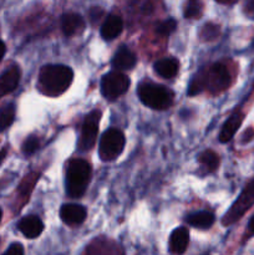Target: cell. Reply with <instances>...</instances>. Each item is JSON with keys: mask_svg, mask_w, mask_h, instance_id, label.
<instances>
[{"mask_svg": "<svg viewBox=\"0 0 254 255\" xmlns=\"http://www.w3.org/2000/svg\"><path fill=\"white\" fill-rule=\"evenodd\" d=\"M74 72L65 65H46L39 75V89L47 96H59L71 85Z\"/></svg>", "mask_w": 254, "mask_h": 255, "instance_id": "6da1fadb", "label": "cell"}, {"mask_svg": "<svg viewBox=\"0 0 254 255\" xmlns=\"http://www.w3.org/2000/svg\"><path fill=\"white\" fill-rule=\"evenodd\" d=\"M91 179V166L85 159H71L66 171V192L71 198H80Z\"/></svg>", "mask_w": 254, "mask_h": 255, "instance_id": "7a4b0ae2", "label": "cell"}, {"mask_svg": "<svg viewBox=\"0 0 254 255\" xmlns=\"http://www.w3.org/2000/svg\"><path fill=\"white\" fill-rule=\"evenodd\" d=\"M138 96L146 106L153 110H166L173 102V92L171 90L151 82L139 85Z\"/></svg>", "mask_w": 254, "mask_h": 255, "instance_id": "3957f363", "label": "cell"}, {"mask_svg": "<svg viewBox=\"0 0 254 255\" xmlns=\"http://www.w3.org/2000/svg\"><path fill=\"white\" fill-rule=\"evenodd\" d=\"M125 134L117 128H110L102 134L100 139L99 153L102 161H112L124 151Z\"/></svg>", "mask_w": 254, "mask_h": 255, "instance_id": "277c9868", "label": "cell"}, {"mask_svg": "<svg viewBox=\"0 0 254 255\" xmlns=\"http://www.w3.org/2000/svg\"><path fill=\"white\" fill-rule=\"evenodd\" d=\"M253 206H254V179L247 184V187L243 189V192H242L241 196L238 197V199L234 202L233 206L231 207V209L224 214L222 223H223L224 226H229V224L236 223V222L238 221V219H241L242 216H243V214Z\"/></svg>", "mask_w": 254, "mask_h": 255, "instance_id": "5b68a950", "label": "cell"}, {"mask_svg": "<svg viewBox=\"0 0 254 255\" xmlns=\"http://www.w3.org/2000/svg\"><path fill=\"white\" fill-rule=\"evenodd\" d=\"M204 81V89H208L212 94H219L224 91L231 84V75L224 65L214 64L208 70L202 71Z\"/></svg>", "mask_w": 254, "mask_h": 255, "instance_id": "8992f818", "label": "cell"}, {"mask_svg": "<svg viewBox=\"0 0 254 255\" xmlns=\"http://www.w3.org/2000/svg\"><path fill=\"white\" fill-rule=\"evenodd\" d=\"M129 84L128 76L122 72H109L101 80V92L107 100H115L128 90Z\"/></svg>", "mask_w": 254, "mask_h": 255, "instance_id": "52a82bcc", "label": "cell"}, {"mask_svg": "<svg viewBox=\"0 0 254 255\" xmlns=\"http://www.w3.org/2000/svg\"><path fill=\"white\" fill-rule=\"evenodd\" d=\"M100 119H101V112L97 111V110L90 112L85 117V121L81 127V134H80L79 143H77V147H79V149L81 152L90 151L94 147L97 138V133H99Z\"/></svg>", "mask_w": 254, "mask_h": 255, "instance_id": "ba28073f", "label": "cell"}, {"mask_svg": "<svg viewBox=\"0 0 254 255\" xmlns=\"http://www.w3.org/2000/svg\"><path fill=\"white\" fill-rule=\"evenodd\" d=\"M86 209L80 204H64L60 211V217L62 222L69 226L81 224L86 218Z\"/></svg>", "mask_w": 254, "mask_h": 255, "instance_id": "9c48e42d", "label": "cell"}, {"mask_svg": "<svg viewBox=\"0 0 254 255\" xmlns=\"http://www.w3.org/2000/svg\"><path fill=\"white\" fill-rule=\"evenodd\" d=\"M19 231L24 234L26 238L34 239L37 238L40 234L44 231V223L41 222V219L36 216H27L24 217L21 221L19 222V226H17Z\"/></svg>", "mask_w": 254, "mask_h": 255, "instance_id": "30bf717a", "label": "cell"}, {"mask_svg": "<svg viewBox=\"0 0 254 255\" xmlns=\"http://www.w3.org/2000/svg\"><path fill=\"white\" fill-rule=\"evenodd\" d=\"M136 55L128 47L121 46L112 59V66H114V69L124 71V70H131L136 65Z\"/></svg>", "mask_w": 254, "mask_h": 255, "instance_id": "8fae6325", "label": "cell"}, {"mask_svg": "<svg viewBox=\"0 0 254 255\" xmlns=\"http://www.w3.org/2000/svg\"><path fill=\"white\" fill-rule=\"evenodd\" d=\"M189 233L187 228L179 227L172 232L169 237V251L173 254H183L188 247Z\"/></svg>", "mask_w": 254, "mask_h": 255, "instance_id": "7c38bea8", "label": "cell"}, {"mask_svg": "<svg viewBox=\"0 0 254 255\" xmlns=\"http://www.w3.org/2000/svg\"><path fill=\"white\" fill-rule=\"evenodd\" d=\"M85 26V21L81 15L75 14V12H67L61 17V27L62 31L66 36H72L81 31Z\"/></svg>", "mask_w": 254, "mask_h": 255, "instance_id": "4fadbf2b", "label": "cell"}, {"mask_svg": "<svg viewBox=\"0 0 254 255\" xmlns=\"http://www.w3.org/2000/svg\"><path fill=\"white\" fill-rule=\"evenodd\" d=\"M20 80L19 67L14 66L0 76V97L16 89Z\"/></svg>", "mask_w": 254, "mask_h": 255, "instance_id": "5bb4252c", "label": "cell"}, {"mask_svg": "<svg viewBox=\"0 0 254 255\" xmlns=\"http://www.w3.org/2000/svg\"><path fill=\"white\" fill-rule=\"evenodd\" d=\"M242 122H243V115L239 114V112L232 115L222 127V131L219 133V141L222 143H227V142L231 141L234 134H236V132L238 131L239 127H241Z\"/></svg>", "mask_w": 254, "mask_h": 255, "instance_id": "9a60e30c", "label": "cell"}, {"mask_svg": "<svg viewBox=\"0 0 254 255\" xmlns=\"http://www.w3.org/2000/svg\"><path fill=\"white\" fill-rule=\"evenodd\" d=\"M124 29L122 19L117 15H110L101 26V36L105 40H112L119 36Z\"/></svg>", "mask_w": 254, "mask_h": 255, "instance_id": "2e32d148", "label": "cell"}, {"mask_svg": "<svg viewBox=\"0 0 254 255\" xmlns=\"http://www.w3.org/2000/svg\"><path fill=\"white\" fill-rule=\"evenodd\" d=\"M179 64L173 57H163L154 64V71L164 79H172L178 72Z\"/></svg>", "mask_w": 254, "mask_h": 255, "instance_id": "e0dca14e", "label": "cell"}, {"mask_svg": "<svg viewBox=\"0 0 254 255\" xmlns=\"http://www.w3.org/2000/svg\"><path fill=\"white\" fill-rule=\"evenodd\" d=\"M186 222L189 226L199 229H207L214 223V216L209 212H197V213L187 216Z\"/></svg>", "mask_w": 254, "mask_h": 255, "instance_id": "ac0fdd59", "label": "cell"}, {"mask_svg": "<svg viewBox=\"0 0 254 255\" xmlns=\"http://www.w3.org/2000/svg\"><path fill=\"white\" fill-rule=\"evenodd\" d=\"M198 161L202 168H203L207 173H211V172L216 171V169L218 168L219 158L218 156L212 151H206L203 152V153L199 154Z\"/></svg>", "mask_w": 254, "mask_h": 255, "instance_id": "d6986e66", "label": "cell"}, {"mask_svg": "<svg viewBox=\"0 0 254 255\" xmlns=\"http://www.w3.org/2000/svg\"><path fill=\"white\" fill-rule=\"evenodd\" d=\"M15 119V106L12 104L6 105L0 110V132L5 131L7 127L11 126Z\"/></svg>", "mask_w": 254, "mask_h": 255, "instance_id": "ffe728a7", "label": "cell"}, {"mask_svg": "<svg viewBox=\"0 0 254 255\" xmlns=\"http://www.w3.org/2000/svg\"><path fill=\"white\" fill-rule=\"evenodd\" d=\"M202 10H203V4L201 0H188L184 7V17L192 19V17L201 16Z\"/></svg>", "mask_w": 254, "mask_h": 255, "instance_id": "44dd1931", "label": "cell"}, {"mask_svg": "<svg viewBox=\"0 0 254 255\" xmlns=\"http://www.w3.org/2000/svg\"><path fill=\"white\" fill-rule=\"evenodd\" d=\"M176 27H177L176 20L167 19L164 20V21H162L161 24L156 27V32L157 34L162 35V36H167V35L172 34V32L176 30Z\"/></svg>", "mask_w": 254, "mask_h": 255, "instance_id": "7402d4cb", "label": "cell"}, {"mask_svg": "<svg viewBox=\"0 0 254 255\" xmlns=\"http://www.w3.org/2000/svg\"><path fill=\"white\" fill-rule=\"evenodd\" d=\"M39 148V139L36 137H29L22 144V152L25 154H32Z\"/></svg>", "mask_w": 254, "mask_h": 255, "instance_id": "603a6c76", "label": "cell"}, {"mask_svg": "<svg viewBox=\"0 0 254 255\" xmlns=\"http://www.w3.org/2000/svg\"><path fill=\"white\" fill-rule=\"evenodd\" d=\"M36 179H37L36 173H32V174H30V176L25 177V179L22 181L21 186H20V191H21L22 193H27L29 191H31V188L34 187Z\"/></svg>", "mask_w": 254, "mask_h": 255, "instance_id": "cb8c5ba5", "label": "cell"}, {"mask_svg": "<svg viewBox=\"0 0 254 255\" xmlns=\"http://www.w3.org/2000/svg\"><path fill=\"white\" fill-rule=\"evenodd\" d=\"M2 255H24V248H22L21 244L14 243L7 248V251Z\"/></svg>", "mask_w": 254, "mask_h": 255, "instance_id": "d4e9b609", "label": "cell"}, {"mask_svg": "<svg viewBox=\"0 0 254 255\" xmlns=\"http://www.w3.org/2000/svg\"><path fill=\"white\" fill-rule=\"evenodd\" d=\"M102 14H104V11H102L100 7H92L91 11H90V17H91L92 22H95L96 20H99L100 17L102 16Z\"/></svg>", "mask_w": 254, "mask_h": 255, "instance_id": "484cf974", "label": "cell"}, {"mask_svg": "<svg viewBox=\"0 0 254 255\" xmlns=\"http://www.w3.org/2000/svg\"><path fill=\"white\" fill-rule=\"evenodd\" d=\"M246 10L251 14H254V0H247Z\"/></svg>", "mask_w": 254, "mask_h": 255, "instance_id": "4316f807", "label": "cell"}, {"mask_svg": "<svg viewBox=\"0 0 254 255\" xmlns=\"http://www.w3.org/2000/svg\"><path fill=\"white\" fill-rule=\"evenodd\" d=\"M5 52H6V46H5L4 42H2L1 40H0V60H1L2 57H4Z\"/></svg>", "mask_w": 254, "mask_h": 255, "instance_id": "83f0119b", "label": "cell"}, {"mask_svg": "<svg viewBox=\"0 0 254 255\" xmlns=\"http://www.w3.org/2000/svg\"><path fill=\"white\" fill-rule=\"evenodd\" d=\"M248 229H249V232H251L252 234H254V216L252 217L251 221H249V223H248Z\"/></svg>", "mask_w": 254, "mask_h": 255, "instance_id": "f1b7e54d", "label": "cell"}, {"mask_svg": "<svg viewBox=\"0 0 254 255\" xmlns=\"http://www.w3.org/2000/svg\"><path fill=\"white\" fill-rule=\"evenodd\" d=\"M217 1H219V2H228V1H231V0H217Z\"/></svg>", "mask_w": 254, "mask_h": 255, "instance_id": "f546056e", "label": "cell"}, {"mask_svg": "<svg viewBox=\"0 0 254 255\" xmlns=\"http://www.w3.org/2000/svg\"><path fill=\"white\" fill-rule=\"evenodd\" d=\"M1 216H2V213H1V211H0V221H1Z\"/></svg>", "mask_w": 254, "mask_h": 255, "instance_id": "4dcf8cb0", "label": "cell"}]
</instances>
